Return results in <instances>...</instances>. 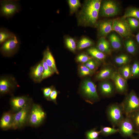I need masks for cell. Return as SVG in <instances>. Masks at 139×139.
Masks as SVG:
<instances>
[{
	"mask_svg": "<svg viewBox=\"0 0 139 139\" xmlns=\"http://www.w3.org/2000/svg\"><path fill=\"white\" fill-rule=\"evenodd\" d=\"M81 93L86 101L91 104L99 99L96 85L91 80L87 79L83 82L81 88Z\"/></svg>",
	"mask_w": 139,
	"mask_h": 139,
	"instance_id": "cell-3",
	"label": "cell"
},
{
	"mask_svg": "<svg viewBox=\"0 0 139 139\" xmlns=\"http://www.w3.org/2000/svg\"><path fill=\"white\" fill-rule=\"evenodd\" d=\"M68 4L71 13H73L81 6V4L78 0H69Z\"/></svg>",
	"mask_w": 139,
	"mask_h": 139,
	"instance_id": "cell-36",
	"label": "cell"
},
{
	"mask_svg": "<svg viewBox=\"0 0 139 139\" xmlns=\"http://www.w3.org/2000/svg\"><path fill=\"white\" fill-rule=\"evenodd\" d=\"M129 27L132 32L139 29V20L133 18L126 19Z\"/></svg>",
	"mask_w": 139,
	"mask_h": 139,
	"instance_id": "cell-31",
	"label": "cell"
},
{
	"mask_svg": "<svg viewBox=\"0 0 139 139\" xmlns=\"http://www.w3.org/2000/svg\"><path fill=\"white\" fill-rule=\"evenodd\" d=\"M121 103L125 116L139 110V97L133 90L126 94Z\"/></svg>",
	"mask_w": 139,
	"mask_h": 139,
	"instance_id": "cell-6",
	"label": "cell"
},
{
	"mask_svg": "<svg viewBox=\"0 0 139 139\" xmlns=\"http://www.w3.org/2000/svg\"><path fill=\"white\" fill-rule=\"evenodd\" d=\"M113 30L122 37L126 39L135 36L129 27L126 19L123 16L113 19Z\"/></svg>",
	"mask_w": 139,
	"mask_h": 139,
	"instance_id": "cell-7",
	"label": "cell"
},
{
	"mask_svg": "<svg viewBox=\"0 0 139 139\" xmlns=\"http://www.w3.org/2000/svg\"><path fill=\"white\" fill-rule=\"evenodd\" d=\"M99 91L103 96L109 97L112 96L116 91L115 88L110 82L105 81L100 84Z\"/></svg>",
	"mask_w": 139,
	"mask_h": 139,
	"instance_id": "cell-15",
	"label": "cell"
},
{
	"mask_svg": "<svg viewBox=\"0 0 139 139\" xmlns=\"http://www.w3.org/2000/svg\"><path fill=\"white\" fill-rule=\"evenodd\" d=\"M135 39L137 45L139 46V30L135 36Z\"/></svg>",
	"mask_w": 139,
	"mask_h": 139,
	"instance_id": "cell-43",
	"label": "cell"
},
{
	"mask_svg": "<svg viewBox=\"0 0 139 139\" xmlns=\"http://www.w3.org/2000/svg\"><path fill=\"white\" fill-rule=\"evenodd\" d=\"M101 1L91 0L87 1L82 11V18L86 25H95L97 24Z\"/></svg>",
	"mask_w": 139,
	"mask_h": 139,
	"instance_id": "cell-1",
	"label": "cell"
},
{
	"mask_svg": "<svg viewBox=\"0 0 139 139\" xmlns=\"http://www.w3.org/2000/svg\"><path fill=\"white\" fill-rule=\"evenodd\" d=\"M93 58L87 54H82L79 55L77 58V61L81 63H86L92 60Z\"/></svg>",
	"mask_w": 139,
	"mask_h": 139,
	"instance_id": "cell-39",
	"label": "cell"
},
{
	"mask_svg": "<svg viewBox=\"0 0 139 139\" xmlns=\"http://www.w3.org/2000/svg\"><path fill=\"white\" fill-rule=\"evenodd\" d=\"M13 113L10 111L5 112L3 113L1 119L0 127L3 130L11 128Z\"/></svg>",
	"mask_w": 139,
	"mask_h": 139,
	"instance_id": "cell-16",
	"label": "cell"
},
{
	"mask_svg": "<svg viewBox=\"0 0 139 139\" xmlns=\"http://www.w3.org/2000/svg\"><path fill=\"white\" fill-rule=\"evenodd\" d=\"M100 131H98L96 128H94L87 131L85 133L86 139H99L100 134Z\"/></svg>",
	"mask_w": 139,
	"mask_h": 139,
	"instance_id": "cell-32",
	"label": "cell"
},
{
	"mask_svg": "<svg viewBox=\"0 0 139 139\" xmlns=\"http://www.w3.org/2000/svg\"><path fill=\"white\" fill-rule=\"evenodd\" d=\"M113 20H107L100 21L97 24L98 33L101 37H105L113 30Z\"/></svg>",
	"mask_w": 139,
	"mask_h": 139,
	"instance_id": "cell-13",
	"label": "cell"
},
{
	"mask_svg": "<svg viewBox=\"0 0 139 139\" xmlns=\"http://www.w3.org/2000/svg\"><path fill=\"white\" fill-rule=\"evenodd\" d=\"M0 5L1 15L7 18L12 17L20 10L17 1L2 0L0 1Z\"/></svg>",
	"mask_w": 139,
	"mask_h": 139,
	"instance_id": "cell-9",
	"label": "cell"
},
{
	"mask_svg": "<svg viewBox=\"0 0 139 139\" xmlns=\"http://www.w3.org/2000/svg\"><path fill=\"white\" fill-rule=\"evenodd\" d=\"M126 116H128L132 123L135 133L139 131V110L132 112Z\"/></svg>",
	"mask_w": 139,
	"mask_h": 139,
	"instance_id": "cell-26",
	"label": "cell"
},
{
	"mask_svg": "<svg viewBox=\"0 0 139 139\" xmlns=\"http://www.w3.org/2000/svg\"><path fill=\"white\" fill-rule=\"evenodd\" d=\"M124 44L127 52L133 56L136 55L138 51V45L132 37L129 38L125 40Z\"/></svg>",
	"mask_w": 139,
	"mask_h": 139,
	"instance_id": "cell-17",
	"label": "cell"
},
{
	"mask_svg": "<svg viewBox=\"0 0 139 139\" xmlns=\"http://www.w3.org/2000/svg\"><path fill=\"white\" fill-rule=\"evenodd\" d=\"M132 138H133L134 139H139L137 137H133Z\"/></svg>",
	"mask_w": 139,
	"mask_h": 139,
	"instance_id": "cell-44",
	"label": "cell"
},
{
	"mask_svg": "<svg viewBox=\"0 0 139 139\" xmlns=\"http://www.w3.org/2000/svg\"><path fill=\"white\" fill-rule=\"evenodd\" d=\"M139 77V61L135 60L131 66V78Z\"/></svg>",
	"mask_w": 139,
	"mask_h": 139,
	"instance_id": "cell-34",
	"label": "cell"
},
{
	"mask_svg": "<svg viewBox=\"0 0 139 139\" xmlns=\"http://www.w3.org/2000/svg\"><path fill=\"white\" fill-rule=\"evenodd\" d=\"M65 42L66 45L68 49L72 51H75L76 46L74 39L71 37L67 38L65 39Z\"/></svg>",
	"mask_w": 139,
	"mask_h": 139,
	"instance_id": "cell-37",
	"label": "cell"
},
{
	"mask_svg": "<svg viewBox=\"0 0 139 139\" xmlns=\"http://www.w3.org/2000/svg\"><path fill=\"white\" fill-rule=\"evenodd\" d=\"M131 66L127 64L123 65L119 69V73L126 80L131 77Z\"/></svg>",
	"mask_w": 139,
	"mask_h": 139,
	"instance_id": "cell-28",
	"label": "cell"
},
{
	"mask_svg": "<svg viewBox=\"0 0 139 139\" xmlns=\"http://www.w3.org/2000/svg\"><path fill=\"white\" fill-rule=\"evenodd\" d=\"M87 51L88 53L93 58L100 60H103L106 58V54L97 48L91 47L88 49Z\"/></svg>",
	"mask_w": 139,
	"mask_h": 139,
	"instance_id": "cell-25",
	"label": "cell"
},
{
	"mask_svg": "<svg viewBox=\"0 0 139 139\" xmlns=\"http://www.w3.org/2000/svg\"><path fill=\"white\" fill-rule=\"evenodd\" d=\"M79 70L80 74L82 76L91 75L93 74V71L84 65H81L79 67Z\"/></svg>",
	"mask_w": 139,
	"mask_h": 139,
	"instance_id": "cell-38",
	"label": "cell"
},
{
	"mask_svg": "<svg viewBox=\"0 0 139 139\" xmlns=\"http://www.w3.org/2000/svg\"><path fill=\"white\" fill-rule=\"evenodd\" d=\"M120 11V7L115 1L106 0L101 1L99 14L105 17L114 16L117 15Z\"/></svg>",
	"mask_w": 139,
	"mask_h": 139,
	"instance_id": "cell-8",
	"label": "cell"
},
{
	"mask_svg": "<svg viewBox=\"0 0 139 139\" xmlns=\"http://www.w3.org/2000/svg\"><path fill=\"white\" fill-rule=\"evenodd\" d=\"M32 106L31 102L21 109L14 113L11 128L14 129L20 128L27 123Z\"/></svg>",
	"mask_w": 139,
	"mask_h": 139,
	"instance_id": "cell-5",
	"label": "cell"
},
{
	"mask_svg": "<svg viewBox=\"0 0 139 139\" xmlns=\"http://www.w3.org/2000/svg\"><path fill=\"white\" fill-rule=\"evenodd\" d=\"M106 112L107 118L113 127H118L125 117L121 103L109 105L107 108Z\"/></svg>",
	"mask_w": 139,
	"mask_h": 139,
	"instance_id": "cell-2",
	"label": "cell"
},
{
	"mask_svg": "<svg viewBox=\"0 0 139 139\" xmlns=\"http://www.w3.org/2000/svg\"><path fill=\"white\" fill-rule=\"evenodd\" d=\"M30 102L31 100L28 97L21 96L13 97L11 99L10 103L12 110L16 112L21 109Z\"/></svg>",
	"mask_w": 139,
	"mask_h": 139,
	"instance_id": "cell-12",
	"label": "cell"
},
{
	"mask_svg": "<svg viewBox=\"0 0 139 139\" xmlns=\"http://www.w3.org/2000/svg\"><path fill=\"white\" fill-rule=\"evenodd\" d=\"M43 58L47 64L54 73L58 74L59 73L56 66L55 60L49 49H47L44 52Z\"/></svg>",
	"mask_w": 139,
	"mask_h": 139,
	"instance_id": "cell-18",
	"label": "cell"
},
{
	"mask_svg": "<svg viewBox=\"0 0 139 139\" xmlns=\"http://www.w3.org/2000/svg\"><path fill=\"white\" fill-rule=\"evenodd\" d=\"M130 60L128 56L125 54H123L116 57L114 61L117 64L123 66L127 64L130 62Z\"/></svg>",
	"mask_w": 139,
	"mask_h": 139,
	"instance_id": "cell-29",
	"label": "cell"
},
{
	"mask_svg": "<svg viewBox=\"0 0 139 139\" xmlns=\"http://www.w3.org/2000/svg\"><path fill=\"white\" fill-rule=\"evenodd\" d=\"M135 133L139 135V131L136 132Z\"/></svg>",
	"mask_w": 139,
	"mask_h": 139,
	"instance_id": "cell-45",
	"label": "cell"
},
{
	"mask_svg": "<svg viewBox=\"0 0 139 139\" xmlns=\"http://www.w3.org/2000/svg\"><path fill=\"white\" fill-rule=\"evenodd\" d=\"M114 72L111 67H106L102 69L98 73L96 76V78L98 80L110 79Z\"/></svg>",
	"mask_w": 139,
	"mask_h": 139,
	"instance_id": "cell-21",
	"label": "cell"
},
{
	"mask_svg": "<svg viewBox=\"0 0 139 139\" xmlns=\"http://www.w3.org/2000/svg\"><path fill=\"white\" fill-rule=\"evenodd\" d=\"M58 94V92L55 89L52 90L50 96L49 100L56 104V98Z\"/></svg>",
	"mask_w": 139,
	"mask_h": 139,
	"instance_id": "cell-41",
	"label": "cell"
},
{
	"mask_svg": "<svg viewBox=\"0 0 139 139\" xmlns=\"http://www.w3.org/2000/svg\"><path fill=\"white\" fill-rule=\"evenodd\" d=\"M41 62L44 68V72L42 76V80L49 76L54 73L47 64L44 58Z\"/></svg>",
	"mask_w": 139,
	"mask_h": 139,
	"instance_id": "cell-35",
	"label": "cell"
},
{
	"mask_svg": "<svg viewBox=\"0 0 139 139\" xmlns=\"http://www.w3.org/2000/svg\"><path fill=\"white\" fill-rule=\"evenodd\" d=\"M93 44V42L86 38H83L79 42L77 48L79 49H82L90 47Z\"/></svg>",
	"mask_w": 139,
	"mask_h": 139,
	"instance_id": "cell-33",
	"label": "cell"
},
{
	"mask_svg": "<svg viewBox=\"0 0 139 139\" xmlns=\"http://www.w3.org/2000/svg\"><path fill=\"white\" fill-rule=\"evenodd\" d=\"M122 16L126 19L131 17L139 20V8L134 7H129L126 10Z\"/></svg>",
	"mask_w": 139,
	"mask_h": 139,
	"instance_id": "cell-24",
	"label": "cell"
},
{
	"mask_svg": "<svg viewBox=\"0 0 139 139\" xmlns=\"http://www.w3.org/2000/svg\"><path fill=\"white\" fill-rule=\"evenodd\" d=\"M12 85L9 80L7 79H1L0 81V92L1 94L8 93L12 87Z\"/></svg>",
	"mask_w": 139,
	"mask_h": 139,
	"instance_id": "cell-23",
	"label": "cell"
},
{
	"mask_svg": "<svg viewBox=\"0 0 139 139\" xmlns=\"http://www.w3.org/2000/svg\"><path fill=\"white\" fill-rule=\"evenodd\" d=\"M138 97H139V95H138Z\"/></svg>",
	"mask_w": 139,
	"mask_h": 139,
	"instance_id": "cell-46",
	"label": "cell"
},
{
	"mask_svg": "<svg viewBox=\"0 0 139 139\" xmlns=\"http://www.w3.org/2000/svg\"><path fill=\"white\" fill-rule=\"evenodd\" d=\"M118 132L123 137H132L135 131L133 125L128 116L124 119L117 127Z\"/></svg>",
	"mask_w": 139,
	"mask_h": 139,
	"instance_id": "cell-10",
	"label": "cell"
},
{
	"mask_svg": "<svg viewBox=\"0 0 139 139\" xmlns=\"http://www.w3.org/2000/svg\"><path fill=\"white\" fill-rule=\"evenodd\" d=\"M52 90L51 88H44L43 90V92L44 97L48 100H49L50 96Z\"/></svg>",
	"mask_w": 139,
	"mask_h": 139,
	"instance_id": "cell-40",
	"label": "cell"
},
{
	"mask_svg": "<svg viewBox=\"0 0 139 139\" xmlns=\"http://www.w3.org/2000/svg\"><path fill=\"white\" fill-rule=\"evenodd\" d=\"M46 116V113L39 105L33 104L31 108L27 123L32 126H38L43 122Z\"/></svg>",
	"mask_w": 139,
	"mask_h": 139,
	"instance_id": "cell-4",
	"label": "cell"
},
{
	"mask_svg": "<svg viewBox=\"0 0 139 139\" xmlns=\"http://www.w3.org/2000/svg\"><path fill=\"white\" fill-rule=\"evenodd\" d=\"M44 72V68L41 62L32 70L31 73L32 77L36 81L41 80Z\"/></svg>",
	"mask_w": 139,
	"mask_h": 139,
	"instance_id": "cell-22",
	"label": "cell"
},
{
	"mask_svg": "<svg viewBox=\"0 0 139 139\" xmlns=\"http://www.w3.org/2000/svg\"><path fill=\"white\" fill-rule=\"evenodd\" d=\"M84 65L93 71L96 68V65L94 61L92 60L86 63Z\"/></svg>",
	"mask_w": 139,
	"mask_h": 139,
	"instance_id": "cell-42",
	"label": "cell"
},
{
	"mask_svg": "<svg viewBox=\"0 0 139 139\" xmlns=\"http://www.w3.org/2000/svg\"><path fill=\"white\" fill-rule=\"evenodd\" d=\"M114 82L116 91L121 94H127V85L126 80L118 72L115 71L111 77Z\"/></svg>",
	"mask_w": 139,
	"mask_h": 139,
	"instance_id": "cell-11",
	"label": "cell"
},
{
	"mask_svg": "<svg viewBox=\"0 0 139 139\" xmlns=\"http://www.w3.org/2000/svg\"><path fill=\"white\" fill-rule=\"evenodd\" d=\"M15 35L7 29L3 28L0 29V43H3L7 40L13 37Z\"/></svg>",
	"mask_w": 139,
	"mask_h": 139,
	"instance_id": "cell-27",
	"label": "cell"
},
{
	"mask_svg": "<svg viewBox=\"0 0 139 139\" xmlns=\"http://www.w3.org/2000/svg\"><path fill=\"white\" fill-rule=\"evenodd\" d=\"M97 48L100 51L108 55L110 54L111 52V48L110 43L105 37H101L99 40Z\"/></svg>",
	"mask_w": 139,
	"mask_h": 139,
	"instance_id": "cell-20",
	"label": "cell"
},
{
	"mask_svg": "<svg viewBox=\"0 0 139 139\" xmlns=\"http://www.w3.org/2000/svg\"><path fill=\"white\" fill-rule=\"evenodd\" d=\"M108 39L111 48L115 50H118L122 48V43L121 40L115 33H110Z\"/></svg>",
	"mask_w": 139,
	"mask_h": 139,
	"instance_id": "cell-19",
	"label": "cell"
},
{
	"mask_svg": "<svg viewBox=\"0 0 139 139\" xmlns=\"http://www.w3.org/2000/svg\"><path fill=\"white\" fill-rule=\"evenodd\" d=\"M19 42L16 36L5 41L1 48L2 51L5 54H11L18 47Z\"/></svg>",
	"mask_w": 139,
	"mask_h": 139,
	"instance_id": "cell-14",
	"label": "cell"
},
{
	"mask_svg": "<svg viewBox=\"0 0 139 139\" xmlns=\"http://www.w3.org/2000/svg\"><path fill=\"white\" fill-rule=\"evenodd\" d=\"M100 131L101 132L100 135L104 136L110 135L118 132V128L103 126L101 127Z\"/></svg>",
	"mask_w": 139,
	"mask_h": 139,
	"instance_id": "cell-30",
	"label": "cell"
}]
</instances>
